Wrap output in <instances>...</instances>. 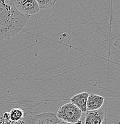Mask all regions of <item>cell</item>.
Instances as JSON below:
<instances>
[{"label":"cell","instance_id":"cell-1","mask_svg":"<svg viewBox=\"0 0 120 124\" xmlns=\"http://www.w3.org/2000/svg\"><path fill=\"white\" fill-rule=\"evenodd\" d=\"M29 16L23 15L15 7L12 0H0V24L21 31Z\"/></svg>","mask_w":120,"mask_h":124},{"label":"cell","instance_id":"cell-2","mask_svg":"<svg viewBox=\"0 0 120 124\" xmlns=\"http://www.w3.org/2000/svg\"><path fill=\"white\" fill-rule=\"evenodd\" d=\"M82 113L80 108L70 102L60 106L57 111L56 116L60 121L68 123L80 124Z\"/></svg>","mask_w":120,"mask_h":124},{"label":"cell","instance_id":"cell-3","mask_svg":"<svg viewBox=\"0 0 120 124\" xmlns=\"http://www.w3.org/2000/svg\"><path fill=\"white\" fill-rule=\"evenodd\" d=\"M12 2L18 11L29 17L38 13L40 10L35 0H12Z\"/></svg>","mask_w":120,"mask_h":124},{"label":"cell","instance_id":"cell-4","mask_svg":"<svg viewBox=\"0 0 120 124\" xmlns=\"http://www.w3.org/2000/svg\"><path fill=\"white\" fill-rule=\"evenodd\" d=\"M80 124H105V112L102 108L82 113Z\"/></svg>","mask_w":120,"mask_h":124},{"label":"cell","instance_id":"cell-5","mask_svg":"<svg viewBox=\"0 0 120 124\" xmlns=\"http://www.w3.org/2000/svg\"><path fill=\"white\" fill-rule=\"evenodd\" d=\"M104 98L101 95L94 94H89L87 101V111L99 110L104 105Z\"/></svg>","mask_w":120,"mask_h":124},{"label":"cell","instance_id":"cell-6","mask_svg":"<svg viewBox=\"0 0 120 124\" xmlns=\"http://www.w3.org/2000/svg\"><path fill=\"white\" fill-rule=\"evenodd\" d=\"M89 94L87 92H83L73 95L71 99V103L75 105L81 110L82 113H86L87 110V101Z\"/></svg>","mask_w":120,"mask_h":124},{"label":"cell","instance_id":"cell-7","mask_svg":"<svg viewBox=\"0 0 120 124\" xmlns=\"http://www.w3.org/2000/svg\"><path fill=\"white\" fill-rule=\"evenodd\" d=\"M35 124H56L59 121L56 115L48 112L40 114Z\"/></svg>","mask_w":120,"mask_h":124},{"label":"cell","instance_id":"cell-8","mask_svg":"<svg viewBox=\"0 0 120 124\" xmlns=\"http://www.w3.org/2000/svg\"><path fill=\"white\" fill-rule=\"evenodd\" d=\"M26 110L21 108H13L10 110L9 113V118L13 122H18L24 119Z\"/></svg>","mask_w":120,"mask_h":124},{"label":"cell","instance_id":"cell-9","mask_svg":"<svg viewBox=\"0 0 120 124\" xmlns=\"http://www.w3.org/2000/svg\"><path fill=\"white\" fill-rule=\"evenodd\" d=\"M40 9H49L55 6L56 0H35Z\"/></svg>","mask_w":120,"mask_h":124},{"label":"cell","instance_id":"cell-10","mask_svg":"<svg viewBox=\"0 0 120 124\" xmlns=\"http://www.w3.org/2000/svg\"><path fill=\"white\" fill-rule=\"evenodd\" d=\"M56 124H75L68 123V122H64V121H60V120H59V121H58V122H57Z\"/></svg>","mask_w":120,"mask_h":124}]
</instances>
